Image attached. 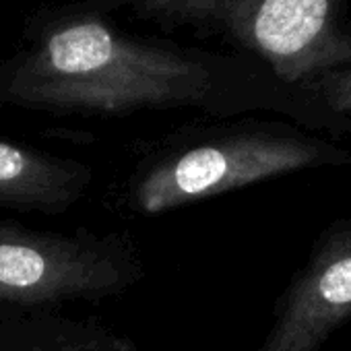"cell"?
Wrapping results in <instances>:
<instances>
[{"instance_id":"1","label":"cell","mask_w":351,"mask_h":351,"mask_svg":"<svg viewBox=\"0 0 351 351\" xmlns=\"http://www.w3.org/2000/svg\"><path fill=\"white\" fill-rule=\"evenodd\" d=\"M213 64L201 56L130 38L97 15L48 25L0 64V110L126 116L141 110H234Z\"/></svg>"},{"instance_id":"2","label":"cell","mask_w":351,"mask_h":351,"mask_svg":"<svg viewBox=\"0 0 351 351\" xmlns=\"http://www.w3.org/2000/svg\"><path fill=\"white\" fill-rule=\"evenodd\" d=\"M351 165V153L285 124H236L147 153L124 184L138 215H161L281 176Z\"/></svg>"},{"instance_id":"3","label":"cell","mask_w":351,"mask_h":351,"mask_svg":"<svg viewBox=\"0 0 351 351\" xmlns=\"http://www.w3.org/2000/svg\"><path fill=\"white\" fill-rule=\"evenodd\" d=\"M132 15L165 25L223 32L261 56L273 75L304 89L351 64L345 0H118Z\"/></svg>"},{"instance_id":"4","label":"cell","mask_w":351,"mask_h":351,"mask_svg":"<svg viewBox=\"0 0 351 351\" xmlns=\"http://www.w3.org/2000/svg\"><path fill=\"white\" fill-rule=\"evenodd\" d=\"M143 277L138 246L126 232H50L0 217V308L101 304Z\"/></svg>"},{"instance_id":"5","label":"cell","mask_w":351,"mask_h":351,"mask_svg":"<svg viewBox=\"0 0 351 351\" xmlns=\"http://www.w3.org/2000/svg\"><path fill=\"white\" fill-rule=\"evenodd\" d=\"M351 324V217L335 219L316 238L308 261L275 306L258 351H320Z\"/></svg>"},{"instance_id":"6","label":"cell","mask_w":351,"mask_h":351,"mask_svg":"<svg viewBox=\"0 0 351 351\" xmlns=\"http://www.w3.org/2000/svg\"><path fill=\"white\" fill-rule=\"evenodd\" d=\"M93 169L40 149L0 138V209L62 215L83 201Z\"/></svg>"},{"instance_id":"7","label":"cell","mask_w":351,"mask_h":351,"mask_svg":"<svg viewBox=\"0 0 351 351\" xmlns=\"http://www.w3.org/2000/svg\"><path fill=\"white\" fill-rule=\"evenodd\" d=\"M0 351H134V345L62 308H0Z\"/></svg>"},{"instance_id":"8","label":"cell","mask_w":351,"mask_h":351,"mask_svg":"<svg viewBox=\"0 0 351 351\" xmlns=\"http://www.w3.org/2000/svg\"><path fill=\"white\" fill-rule=\"evenodd\" d=\"M318 120V128L351 134V64L308 83L302 93Z\"/></svg>"},{"instance_id":"9","label":"cell","mask_w":351,"mask_h":351,"mask_svg":"<svg viewBox=\"0 0 351 351\" xmlns=\"http://www.w3.org/2000/svg\"><path fill=\"white\" fill-rule=\"evenodd\" d=\"M134 351H136V349H134Z\"/></svg>"}]
</instances>
